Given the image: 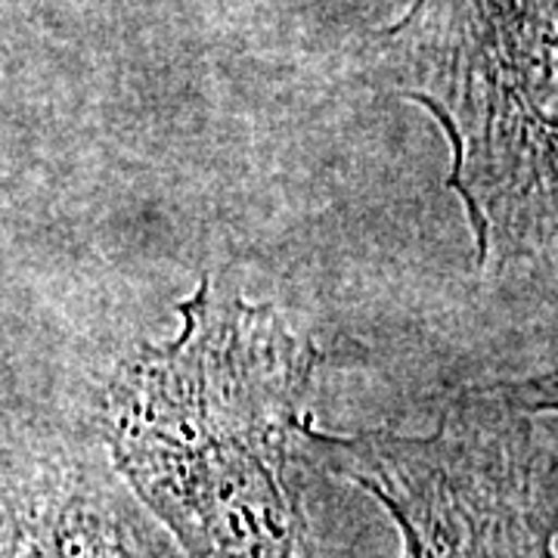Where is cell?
<instances>
[{
  "label": "cell",
  "mask_w": 558,
  "mask_h": 558,
  "mask_svg": "<svg viewBox=\"0 0 558 558\" xmlns=\"http://www.w3.org/2000/svg\"><path fill=\"white\" fill-rule=\"evenodd\" d=\"M178 317L106 388L116 469L190 558H314L299 457L319 348L208 277Z\"/></svg>",
  "instance_id": "6da1fadb"
},
{
  "label": "cell",
  "mask_w": 558,
  "mask_h": 558,
  "mask_svg": "<svg viewBox=\"0 0 558 558\" xmlns=\"http://www.w3.org/2000/svg\"><path fill=\"white\" fill-rule=\"evenodd\" d=\"M373 50L450 143L475 267L558 264V0H413Z\"/></svg>",
  "instance_id": "7a4b0ae2"
},
{
  "label": "cell",
  "mask_w": 558,
  "mask_h": 558,
  "mask_svg": "<svg viewBox=\"0 0 558 558\" xmlns=\"http://www.w3.org/2000/svg\"><path fill=\"white\" fill-rule=\"evenodd\" d=\"M301 453L388 509L403 558H558V432L472 385L428 435L304 428Z\"/></svg>",
  "instance_id": "3957f363"
},
{
  "label": "cell",
  "mask_w": 558,
  "mask_h": 558,
  "mask_svg": "<svg viewBox=\"0 0 558 558\" xmlns=\"http://www.w3.org/2000/svg\"><path fill=\"white\" fill-rule=\"evenodd\" d=\"M0 558H180L124 481L75 444L0 450Z\"/></svg>",
  "instance_id": "277c9868"
},
{
  "label": "cell",
  "mask_w": 558,
  "mask_h": 558,
  "mask_svg": "<svg viewBox=\"0 0 558 558\" xmlns=\"http://www.w3.org/2000/svg\"><path fill=\"white\" fill-rule=\"evenodd\" d=\"M502 398L515 403L524 413L534 416H558V369L539 373V376H527V379L512 381H490Z\"/></svg>",
  "instance_id": "5b68a950"
}]
</instances>
